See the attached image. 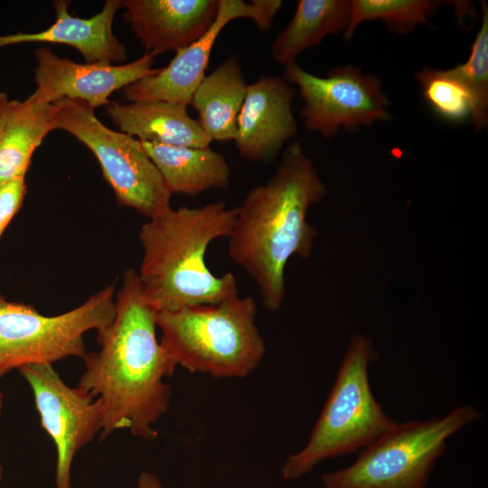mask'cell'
<instances>
[{
	"label": "cell",
	"mask_w": 488,
	"mask_h": 488,
	"mask_svg": "<svg viewBox=\"0 0 488 488\" xmlns=\"http://www.w3.org/2000/svg\"><path fill=\"white\" fill-rule=\"evenodd\" d=\"M155 315L137 272L126 270L114 318L97 332L100 348L83 359L78 384L101 403V439L122 429L145 440L157 437L154 426L171 399L164 379L177 365L157 340Z\"/></svg>",
	"instance_id": "cell-1"
},
{
	"label": "cell",
	"mask_w": 488,
	"mask_h": 488,
	"mask_svg": "<svg viewBox=\"0 0 488 488\" xmlns=\"http://www.w3.org/2000/svg\"><path fill=\"white\" fill-rule=\"evenodd\" d=\"M326 192L303 145L295 141L273 175L253 187L237 207L228 253L256 283L262 305L270 312L282 306L290 258L311 255L316 230L306 216Z\"/></svg>",
	"instance_id": "cell-2"
},
{
	"label": "cell",
	"mask_w": 488,
	"mask_h": 488,
	"mask_svg": "<svg viewBox=\"0 0 488 488\" xmlns=\"http://www.w3.org/2000/svg\"><path fill=\"white\" fill-rule=\"evenodd\" d=\"M236 214L237 207L218 201L171 209L141 226L143 256L137 274L156 312L214 305L239 296L234 275L217 277L205 262L209 245L229 237Z\"/></svg>",
	"instance_id": "cell-3"
},
{
	"label": "cell",
	"mask_w": 488,
	"mask_h": 488,
	"mask_svg": "<svg viewBox=\"0 0 488 488\" xmlns=\"http://www.w3.org/2000/svg\"><path fill=\"white\" fill-rule=\"evenodd\" d=\"M253 296L158 311L160 343L178 366L214 378H244L266 354Z\"/></svg>",
	"instance_id": "cell-4"
},
{
	"label": "cell",
	"mask_w": 488,
	"mask_h": 488,
	"mask_svg": "<svg viewBox=\"0 0 488 488\" xmlns=\"http://www.w3.org/2000/svg\"><path fill=\"white\" fill-rule=\"evenodd\" d=\"M375 357L367 337L352 339L306 445L282 466L285 480L307 474L324 460L365 448L396 424L371 389L368 370Z\"/></svg>",
	"instance_id": "cell-5"
},
{
	"label": "cell",
	"mask_w": 488,
	"mask_h": 488,
	"mask_svg": "<svg viewBox=\"0 0 488 488\" xmlns=\"http://www.w3.org/2000/svg\"><path fill=\"white\" fill-rule=\"evenodd\" d=\"M459 406L443 418L396 423L363 448L351 465L324 474V488H425L447 439L480 418Z\"/></svg>",
	"instance_id": "cell-6"
},
{
	"label": "cell",
	"mask_w": 488,
	"mask_h": 488,
	"mask_svg": "<svg viewBox=\"0 0 488 488\" xmlns=\"http://www.w3.org/2000/svg\"><path fill=\"white\" fill-rule=\"evenodd\" d=\"M115 315V284L80 305L57 315H44L33 305L8 301L0 293V378L14 369L53 364L87 355L84 334L104 329Z\"/></svg>",
	"instance_id": "cell-7"
},
{
	"label": "cell",
	"mask_w": 488,
	"mask_h": 488,
	"mask_svg": "<svg viewBox=\"0 0 488 488\" xmlns=\"http://www.w3.org/2000/svg\"><path fill=\"white\" fill-rule=\"evenodd\" d=\"M53 104L56 129L70 133L94 154L119 205L148 220L172 209L173 193L139 139L106 127L83 100L62 99Z\"/></svg>",
	"instance_id": "cell-8"
},
{
	"label": "cell",
	"mask_w": 488,
	"mask_h": 488,
	"mask_svg": "<svg viewBox=\"0 0 488 488\" xmlns=\"http://www.w3.org/2000/svg\"><path fill=\"white\" fill-rule=\"evenodd\" d=\"M284 78L299 89L305 127L324 137L334 136L341 128L356 130L391 118L380 80L353 65L334 67L325 77H319L294 61L286 65Z\"/></svg>",
	"instance_id": "cell-9"
},
{
	"label": "cell",
	"mask_w": 488,
	"mask_h": 488,
	"mask_svg": "<svg viewBox=\"0 0 488 488\" xmlns=\"http://www.w3.org/2000/svg\"><path fill=\"white\" fill-rule=\"evenodd\" d=\"M18 371L31 387L41 427L56 447L55 488H71L75 455L100 432L101 403L79 386L67 385L52 364Z\"/></svg>",
	"instance_id": "cell-10"
},
{
	"label": "cell",
	"mask_w": 488,
	"mask_h": 488,
	"mask_svg": "<svg viewBox=\"0 0 488 488\" xmlns=\"http://www.w3.org/2000/svg\"><path fill=\"white\" fill-rule=\"evenodd\" d=\"M280 0H219V11L211 28L196 42L176 51L169 64L123 89L130 102L163 100L190 105L205 77L213 45L223 28L239 18L252 20L260 31H267L280 10Z\"/></svg>",
	"instance_id": "cell-11"
},
{
	"label": "cell",
	"mask_w": 488,
	"mask_h": 488,
	"mask_svg": "<svg viewBox=\"0 0 488 488\" xmlns=\"http://www.w3.org/2000/svg\"><path fill=\"white\" fill-rule=\"evenodd\" d=\"M34 55L37 87L33 93L39 99L45 103L62 99H80L93 109L109 104L108 98L115 91L160 70L153 68L155 56L152 53L119 65L78 63L59 57L48 47L38 48Z\"/></svg>",
	"instance_id": "cell-12"
},
{
	"label": "cell",
	"mask_w": 488,
	"mask_h": 488,
	"mask_svg": "<svg viewBox=\"0 0 488 488\" xmlns=\"http://www.w3.org/2000/svg\"><path fill=\"white\" fill-rule=\"evenodd\" d=\"M295 95L296 89L284 77L262 75L248 84L234 140L242 157L254 163L270 162L296 136Z\"/></svg>",
	"instance_id": "cell-13"
},
{
	"label": "cell",
	"mask_w": 488,
	"mask_h": 488,
	"mask_svg": "<svg viewBox=\"0 0 488 488\" xmlns=\"http://www.w3.org/2000/svg\"><path fill=\"white\" fill-rule=\"evenodd\" d=\"M122 7L145 53L156 56L200 39L217 17L219 0H122Z\"/></svg>",
	"instance_id": "cell-14"
},
{
	"label": "cell",
	"mask_w": 488,
	"mask_h": 488,
	"mask_svg": "<svg viewBox=\"0 0 488 488\" xmlns=\"http://www.w3.org/2000/svg\"><path fill=\"white\" fill-rule=\"evenodd\" d=\"M69 1L53 2L56 21L37 33H17L0 36V48L24 42H50L70 46L88 63L114 64L127 58L126 46L113 33V21L122 0H107L97 14L81 18L69 12Z\"/></svg>",
	"instance_id": "cell-15"
},
{
	"label": "cell",
	"mask_w": 488,
	"mask_h": 488,
	"mask_svg": "<svg viewBox=\"0 0 488 488\" xmlns=\"http://www.w3.org/2000/svg\"><path fill=\"white\" fill-rule=\"evenodd\" d=\"M106 112L121 132L140 141L198 148L211 143L184 105L163 100L110 101Z\"/></svg>",
	"instance_id": "cell-16"
},
{
	"label": "cell",
	"mask_w": 488,
	"mask_h": 488,
	"mask_svg": "<svg viewBox=\"0 0 488 488\" xmlns=\"http://www.w3.org/2000/svg\"><path fill=\"white\" fill-rule=\"evenodd\" d=\"M247 86L236 55L221 62L202 79L190 105L196 109L197 121L211 141L235 140Z\"/></svg>",
	"instance_id": "cell-17"
},
{
	"label": "cell",
	"mask_w": 488,
	"mask_h": 488,
	"mask_svg": "<svg viewBox=\"0 0 488 488\" xmlns=\"http://www.w3.org/2000/svg\"><path fill=\"white\" fill-rule=\"evenodd\" d=\"M172 193L196 195L227 188L230 167L223 155L204 148L141 141Z\"/></svg>",
	"instance_id": "cell-18"
},
{
	"label": "cell",
	"mask_w": 488,
	"mask_h": 488,
	"mask_svg": "<svg viewBox=\"0 0 488 488\" xmlns=\"http://www.w3.org/2000/svg\"><path fill=\"white\" fill-rule=\"evenodd\" d=\"M56 129L55 106L33 93L25 100L11 99L0 134V184L25 176L35 149Z\"/></svg>",
	"instance_id": "cell-19"
},
{
	"label": "cell",
	"mask_w": 488,
	"mask_h": 488,
	"mask_svg": "<svg viewBox=\"0 0 488 488\" xmlns=\"http://www.w3.org/2000/svg\"><path fill=\"white\" fill-rule=\"evenodd\" d=\"M351 14L349 0H299L289 23L271 43L272 57L285 66L328 35L345 32Z\"/></svg>",
	"instance_id": "cell-20"
},
{
	"label": "cell",
	"mask_w": 488,
	"mask_h": 488,
	"mask_svg": "<svg viewBox=\"0 0 488 488\" xmlns=\"http://www.w3.org/2000/svg\"><path fill=\"white\" fill-rule=\"evenodd\" d=\"M440 4L428 0H352L344 38L351 39L361 23L373 20L382 21L396 33H410L417 25L427 23Z\"/></svg>",
	"instance_id": "cell-21"
},
{
	"label": "cell",
	"mask_w": 488,
	"mask_h": 488,
	"mask_svg": "<svg viewBox=\"0 0 488 488\" xmlns=\"http://www.w3.org/2000/svg\"><path fill=\"white\" fill-rule=\"evenodd\" d=\"M416 78L426 103L437 117L451 123L472 121L475 112L474 96L451 69L425 67Z\"/></svg>",
	"instance_id": "cell-22"
},
{
	"label": "cell",
	"mask_w": 488,
	"mask_h": 488,
	"mask_svg": "<svg viewBox=\"0 0 488 488\" xmlns=\"http://www.w3.org/2000/svg\"><path fill=\"white\" fill-rule=\"evenodd\" d=\"M481 3L482 23L470 55L464 63L451 69L474 96L475 112L472 122L476 130L486 127L488 121V6Z\"/></svg>",
	"instance_id": "cell-23"
},
{
	"label": "cell",
	"mask_w": 488,
	"mask_h": 488,
	"mask_svg": "<svg viewBox=\"0 0 488 488\" xmlns=\"http://www.w3.org/2000/svg\"><path fill=\"white\" fill-rule=\"evenodd\" d=\"M25 194V176H18L0 184V238L20 210Z\"/></svg>",
	"instance_id": "cell-24"
},
{
	"label": "cell",
	"mask_w": 488,
	"mask_h": 488,
	"mask_svg": "<svg viewBox=\"0 0 488 488\" xmlns=\"http://www.w3.org/2000/svg\"><path fill=\"white\" fill-rule=\"evenodd\" d=\"M137 488H162V483L155 474L143 472L138 476Z\"/></svg>",
	"instance_id": "cell-25"
},
{
	"label": "cell",
	"mask_w": 488,
	"mask_h": 488,
	"mask_svg": "<svg viewBox=\"0 0 488 488\" xmlns=\"http://www.w3.org/2000/svg\"><path fill=\"white\" fill-rule=\"evenodd\" d=\"M10 101L6 92L0 90V134L8 114Z\"/></svg>",
	"instance_id": "cell-26"
},
{
	"label": "cell",
	"mask_w": 488,
	"mask_h": 488,
	"mask_svg": "<svg viewBox=\"0 0 488 488\" xmlns=\"http://www.w3.org/2000/svg\"><path fill=\"white\" fill-rule=\"evenodd\" d=\"M2 408H3V395L0 392V414L2 412ZM2 479H3V466L0 462V483L2 482Z\"/></svg>",
	"instance_id": "cell-27"
}]
</instances>
